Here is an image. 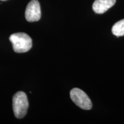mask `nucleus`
Wrapping results in <instances>:
<instances>
[{
	"instance_id": "nucleus-6",
	"label": "nucleus",
	"mask_w": 124,
	"mask_h": 124,
	"mask_svg": "<svg viewBox=\"0 0 124 124\" xmlns=\"http://www.w3.org/2000/svg\"><path fill=\"white\" fill-rule=\"evenodd\" d=\"M112 33L117 37L124 36V19L118 21L113 25Z\"/></svg>"
},
{
	"instance_id": "nucleus-2",
	"label": "nucleus",
	"mask_w": 124,
	"mask_h": 124,
	"mask_svg": "<svg viewBox=\"0 0 124 124\" xmlns=\"http://www.w3.org/2000/svg\"><path fill=\"white\" fill-rule=\"evenodd\" d=\"M29 106L28 101L26 94L23 91H18L13 97V110L17 118H23L27 113Z\"/></svg>"
},
{
	"instance_id": "nucleus-1",
	"label": "nucleus",
	"mask_w": 124,
	"mask_h": 124,
	"mask_svg": "<svg viewBox=\"0 0 124 124\" xmlns=\"http://www.w3.org/2000/svg\"><path fill=\"white\" fill-rule=\"evenodd\" d=\"M13 48L17 53H24L28 51L32 46V40L28 35L25 33L12 34L9 38Z\"/></svg>"
},
{
	"instance_id": "nucleus-4",
	"label": "nucleus",
	"mask_w": 124,
	"mask_h": 124,
	"mask_svg": "<svg viewBox=\"0 0 124 124\" xmlns=\"http://www.w3.org/2000/svg\"><path fill=\"white\" fill-rule=\"evenodd\" d=\"M25 18L29 22L38 21L41 18V8L38 0H32L25 10Z\"/></svg>"
},
{
	"instance_id": "nucleus-7",
	"label": "nucleus",
	"mask_w": 124,
	"mask_h": 124,
	"mask_svg": "<svg viewBox=\"0 0 124 124\" xmlns=\"http://www.w3.org/2000/svg\"><path fill=\"white\" fill-rule=\"evenodd\" d=\"M0 1H7V0H0Z\"/></svg>"
},
{
	"instance_id": "nucleus-5",
	"label": "nucleus",
	"mask_w": 124,
	"mask_h": 124,
	"mask_svg": "<svg viewBox=\"0 0 124 124\" xmlns=\"http://www.w3.org/2000/svg\"><path fill=\"white\" fill-rule=\"evenodd\" d=\"M116 0H95L93 3V9L96 13L103 14L116 4Z\"/></svg>"
},
{
	"instance_id": "nucleus-3",
	"label": "nucleus",
	"mask_w": 124,
	"mask_h": 124,
	"mask_svg": "<svg viewBox=\"0 0 124 124\" xmlns=\"http://www.w3.org/2000/svg\"><path fill=\"white\" fill-rule=\"evenodd\" d=\"M70 97L74 103L83 110H90L92 102L84 91L78 88H74L70 91Z\"/></svg>"
}]
</instances>
